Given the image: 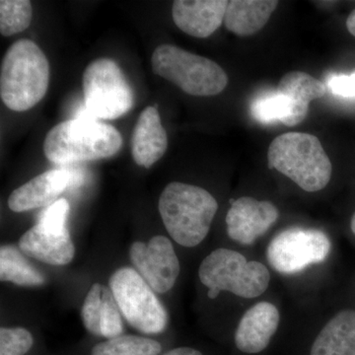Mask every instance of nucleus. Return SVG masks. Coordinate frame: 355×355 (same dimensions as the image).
<instances>
[{"label":"nucleus","mask_w":355,"mask_h":355,"mask_svg":"<svg viewBox=\"0 0 355 355\" xmlns=\"http://www.w3.org/2000/svg\"><path fill=\"white\" fill-rule=\"evenodd\" d=\"M123 142L116 128L93 118L84 107L76 119L62 121L46 133L44 153L55 164H71L112 157Z\"/></svg>","instance_id":"f257e3e1"},{"label":"nucleus","mask_w":355,"mask_h":355,"mask_svg":"<svg viewBox=\"0 0 355 355\" xmlns=\"http://www.w3.org/2000/svg\"><path fill=\"white\" fill-rule=\"evenodd\" d=\"M50 84V64L38 44L21 39L9 46L0 69V96L12 111L32 109L46 95Z\"/></svg>","instance_id":"f03ea898"},{"label":"nucleus","mask_w":355,"mask_h":355,"mask_svg":"<svg viewBox=\"0 0 355 355\" xmlns=\"http://www.w3.org/2000/svg\"><path fill=\"white\" fill-rule=\"evenodd\" d=\"M158 209L172 239L181 246L193 248L209 235L218 203L200 187L173 182L161 193Z\"/></svg>","instance_id":"7ed1b4c3"},{"label":"nucleus","mask_w":355,"mask_h":355,"mask_svg":"<svg viewBox=\"0 0 355 355\" xmlns=\"http://www.w3.org/2000/svg\"><path fill=\"white\" fill-rule=\"evenodd\" d=\"M268 163L308 193L323 190L330 183L333 166L321 141L306 132H286L268 147Z\"/></svg>","instance_id":"20e7f679"},{"label":"nucleus","mask_w":355,"mask_h":355,"mask_svg":"<svg viewBox=\"0 0 355 355\" xmlns=\"http://www.w3.org/2000/svg\"><path fill=\"white\" fill-rule=\"evenodd\" d=\"M198 277L209 288V297L216 299L222 291L242 298H256L265 293L270 282V273L263 263L247 261L233 250H214L205 258L198 268Z\"/></svg>","instance_id":"39448f33"},{"label":"nucleus","mask_w":355,"mask_h":355,"mask_svg":"<svg viewBox=\"0 0 355 355\" xmlns=\"http://www.w3.org/2000/svg\"><path fill=\"white\" fill-rule=\"evenodd\" d=\"M151 64L154 73L189 95L209 97L220 94L227 87L228 76L220 65L174 44L158 46Z\"/></svg>","instance_id":"423d86ee"},{"label":"nucleus","mask_w":355,"mask_h":355,"mask_svg":"<svg viewBox=\"0 0 355 355\" xmlns=\"http://www.w3.org/2000/svg\"><path fill=\"white\" fill-rule=\"evenodd\" d=\"M109 286L121 314L133 329L146 335L165 331L169 322L167 311L135 268H118L110 277Z\"/></svg>","instance_id":"0eeeda50"},{"label":"nucleus","mask_w":355,"mask_h":355,"mask_svg":"<svg viewBox=\"0 0 355 355\" xmlns=\"http://www.w3.org/2000/svg\"><path fill=\"white\" fill-rule=\"evenodd\" d=\"M84 107L95 119L114 120L132 110L135 97L123 70L111 58L93 60L83 78Z\"/></svg>","instance_id":"6e6552de"},{"label":"nucleus","mask_w":355,"mask_h":355,"mask_svg":"<svg viewBox=\"0 0 355 355\" xmlns=\"http://www.w3.org/2000/svg\"><path fill=\"white\" fill-rule=\"evenodd\" d=\"M331 240L319 229L292 227L273 237L266 250L268 263L282 275H294L326 260Z\"/></svg>","instance_id":"1a4fd4ad"},{"label":"nucleus","mask_w":355,"mask_h":355,"mask_svg":"<svg viewBox=\"0 0 355 355\" xmlns=\"http://www.w3.org/2000/svg\"><path fill=\"white\" fill-rule=\"evenodd\" d=\"M130 260L156 293H166L176 284L180 261L172 242L166 236H154L146 243H132Z\"/></svg>","instance_id":"9d476101"},{"label":"nucleus","mask_w":355,"mask_h":355,"mask_svg":"<svg viewBox=\"0 0 355 355\" xmlns=\"http://www.w3.org/2000/svg\"><path fill=\"white\" fill-rule=\"evenodd\" d=\"M83 182L79 172L67 169L49 170L33 178L14 190L8 198L9 209L14 212H25L49 207L69 187L78 188Z\"/></svg>","instance_id":"9b49d317"},{"label":"nucleus","mask_w":355,"mask_h":355,"mask_svg":"<svg viewBox=\"0 0 355 355\" xmlns=\"http://www.w3.org/2000/svg\"><path fill=\"white\" fill-rule=\"evenodd\" d=\"M279 216L277 207L268 200L251 197L232 200L225 219L228 236L239 244H254L272 227Z\"/></svg>","instance_id":"f8f14e48"},{"label":"nucleus","mask_w":355,"mask_h":355,"mask_svg":"<svg viewBox=\"0 0 355 355\" xmlns=\"http://www.w3.org/2000/svg\"><path fill=\"white\" fill-rule=\"evenodd\" d=\"M81 319L86 330L95 336L110 338L123 335V314L110 287L96 282L84 299Z\"/></svg>","instance_id":"ddd939ff"},{"label":"nucleus","mask_w":355,"mask_h":355,"mask_svg":"<svg viewBox=\"0 0 355 355\" xmlns=\"http://www.w3.org/2000/svg\"><path fill=\"white\" fill-rule=\"evenodd\" d=\"M280 315L272 303H257L245 313L235 331L236 347L246 354H261L279 329Z\"/></svg>","instance_id":"4468645a"},{"label":"nucleus","mask_w":355,"mask_h":355,"mask_svg":"<svg viewBox=\"0 0 355 355\" xmlns=\"http://www.w3.org/2000/svg\"><path fill=\"white\" fill-rule=\"evenodd\" d=\"M227 0H176L172 18L181 31L195 38H207L220 27Z\"/></svg>","instance_id":"2eb2a0df"},{"label":"nucleus","mask_w":355,"mask_h":355,"mask_svg":"<svg viewBox=\"0 0 355 355\" xmlns=\"http://www.w3.org/2000/svg\"><path fill=\"white\" fill-rule=\"evenodd\" d=\"M19 249L26 256L57 266L69 265L76 254V246L69 229L53 230L39 223L22 235Z\"/></svg>","instance_id":"dca6fc26"},{"label":"nucleus","mask_w":355,"mask_h":355,"mask_svg":"<svg viewBox=\"0 0 355 355\" xmlns=\"http://www.w3.org/2000/svg\"><path fill=\"white\" fill-rule=\"evenodd\" d=\"M130 146L135 162L146 169L164 156L168 148V135L157 107H147L140 114L133 128Z\"/></svg>","instance_id":"f3484780"},{"label":"nucleus","mask_w":355,"mask_h":355,"mask_svg":"<svg viewBox=\"0 0 355 355\" xmlns=\"http://www.w3.org/2000/svg\"><path fill=\"white\" fill-rule=\"evenodd\" d=\"M277 90L293 103V113L284 123L286 127L291 128L305 120L310 103L323 98L328 88L326 84L307 72L291 71L280 79Z\"/></svg>","instance_id":"a211bd4d"},{"label":"nucleus","mask_w":355,"mask_h":355,"mask_svg":"<svg viewBox=\"0 0 355 355\" xmlns=\"http://www.w3.org/2000/svg\"><path fill=\"white\" fill-rule=\"evenodd\" d=\"M310 355H355V311L335 315L318 334Z\"/></svg>","instance_id":"6ab92c4d"},{"label":"nucleus","mask_w":355,"mask_h":355,"mask_svg":"<svg viewBox=\"0 0 355 355\" xmlns=\"http://www.w3.org/2000/svg\"><path fill=\"white\" fill-rule=\"evenodd\" d=\"M279 1L273 0H231L226 8V29L240 37L252 36L265 27Z\"/></svg>","instance_id":"aec40b11"},{"label":"nucleus","mask_w":355,"mask_h":355,"mask_svg":"<svg viewBox=\"0 0 355 355\" xmlns=\"http://www.w3.org/2000/svg\"><path fill=\"white\" fill-rule=\"evenodd\" d=\"M0 279L19 286H40L46 282L43 273L12 245H3L0 249Z\"/></svg>","instance_id":"412c9836"},{"label":"nucleus","mask_w":355,"mask_h":355,"mask_svg":"<svg viewBox=\"0 0 355 355\" xmlns=\"http://www.w3.org/2000/svg\"><path fill=\"white\" fill-rule=\"evenodd\" d=\"M162 345L146 336L125 335L96 345L91 355H158Z\"/></svg>","instance_id":"4be33fe9"},{"label":"nucleus","mask_w":355,"mask_h":355,"mask_svg":"<svg viewBox=\"0 0 355 355\" xmlns=\"http://www.w3.org/2000/svg\"><path fill=\"white\" fill-rule=\"evenodd\" d=\"M251 113L261 123H284L293 113V103L286 95L275 90L257 98L252 103Z\"/></svg>","instance_id":"5701e85b"},{"label":"nucleus","mask_w":355,"mask_h":355,"mask_svg":"<svg viewBox=\"0 0 355 355\" xmlns=\"http://www.w3.org/2000/svg\"><path fill=\"white\" fill-rule=\"evenodd\" d=\"M33 9L29 0L0 1V33L9 37L24 31L31 24Z\"/></svg>","instance_id":"b1692460"},{"label":"nucleus","mask_w":355,"mask_h":355,"mask_svg":"<svg viewBox=\"0 0 355 355\" xmlns=\"http://www.w3.org/2000/svg\"><path fill=\"white\" fill-rule=\"evenodd\" d=\"M34 345V338L27 329L1 328L0 355H25Z\"/></svg>","instance_id":"393cba45"},{"label":"nucleus","mask_w":355,"mask_h":355,"mask_svg":"<svg viewBox=\"0 0 355 355\" xmlns=\"http://www.w3.org/2000/svg\"><path fill=\"white\" fill-rule=\"evenodd\" d=\"M69 212V202L65 198H60L41 212L37 223L53 230H64L67 229Z\"/></svg>","instance_id":"a878e982"},{"label":"nucleus","mask_w":355,"mask_h":355,"mask_svg":"<svg viewBox=\"0 0 355 355\" xmlns=\"http://www.w3.org/2000/svg\"><path fill=\"white\" fill-rule=\"evenodd\" d=\"M326 85L334 95L355 99V73L334 74L329 77Z\"/></svg>","instance_id":"bb28decb"},{"label":"nucleus","mask_w":355,"mask_h":355,"mask_svg":"<svg viewBox=\"0 0 355 355\" xmlns=\"http://www.w3.org/2000/svg\"><path fill=\"white\" fill-rule=\"evenodd\" d=\"M162 355H203L200 350L193 349V347H176L171 350H168L167 352Z\"/></svg>","instance_id":"cd10ccee"},{"label":"nucleus","mask_w":355,"mask_h":355,"mask_svg":"<svg viewBox=\"0 0 355 355\" xmlns=\"http://www.w3.org/2000/svg\"><path fill=\"white\" fill-rule=\"evenodd\" d=\"M347 28L350 34L355 37V9L349 14L347 20Z\"/></svg>","instance_id":"c85d7f7f"},{"label":"nucleus","mask_w":355,"mask_h":355,"mask_svg":"<svg viewBox=\"0 0 355 355\" xmlns=\"http://www.w3.org/2000/svg\"><path fill=\"white\" fill-rule=\"evenodd\" d=\"M350 228H352V231L355 235V212L354 216L352 217V221H350Z\"/></svg>","instance_id":"c756f323"}]
</instances>
